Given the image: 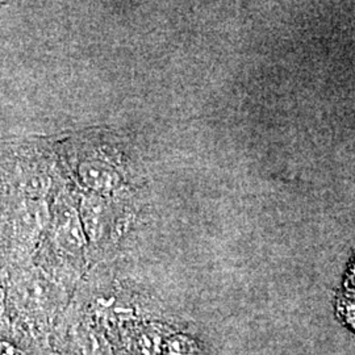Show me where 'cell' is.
Returning a JSON list of instances; mask_svg holds the SVG:
<instances>
[{"label":"cell","mask_w":355,"mask_h":355,"mask_svg":"<svg viewBox=\"0 0 355 355\" xmlns=\"http://www.w3.org/2000/svg\"><path fill=\"white\" fill-rule=\"evenodd\" d=\"M80 217L85 232L92 241H99L107 227V205L102 198L89 195L80 204Z\"/></svg>","instance_id":"obj_2"},{"label":"cell","mask_w":355,"mask_h":355,"mask_svg":"<svg viewBox=\"0 0 355 355\" xmlns=\"http://www.w3.org/2000/svg\"><path fill=\"white\" fill-rule=\"evenodd\" d=\"M79 175L83 183L95 192H110L120 182V177L114 167L99 159L83 162L79 166Z\"/></svg>","instance_id":"obj_1"},{"label":"cell","mask_w":355,"mask_h":355,"mask_svg":"<svg viewBox=\"0 0 355 355\" xmlns=\"http://www.w3.org/2000/svg\"><path fill=\"white\" fill-rule=\"evenodd\" d=\"M57 237L71 252H79L85 245L82 221L71 207H64L57 217Z\"/></svg>","instance_id":"obj_3"}]
</instances>
